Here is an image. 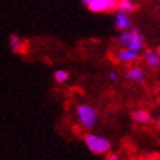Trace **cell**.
<instances>
[{
    "instance_id": "6da1fadb",
    "label": "cell",
    "mask_w": 160,
    "mask_h": 160,
    "mask_svg": "<svg viewBox=\"0 0 160 160\" xmlns=\"http://www.w3.org/2000/svg\"><path fill=\"white\" fill-rule=\"evenodd\" d=\"M116 43L121 46V49L132 50L135 53H141L146 49V37L138 29L134 28L125 31V32H121L116 37Z\"/></svg>"
},
{
    "instance_id": "7a4b0ae2",
    "label": "cell",
    "mask_w": 160,
    "mask_h": 160,
    "mask_svg": "<svg viewBox=\"0 0 160 160\" xmlns=\"http://www.w3.org/2000/svg\"><path fill=\"white\" fill-rule=\"evenodd\" d=\"M84 144L92 154H109L112 151V141L104 135L100 134H94V132H88L84 135Z\"/></svg>"
},
{
    "instance_id": "3957f363",
    "label": "cell",
    "mask_w": 160,
    "mask_h": 160,
    "mask_svg": "<svg viewBox=\"0 0 160 160\" xmlns=\"http://www.w3.org/2000/svg\"><path fill=\"white\" fill-rule=\"evenodd\" d=\"M75 113H77V119L79 122V125L82 126L84 129H92L96 128V125L98 123V112L97 109L91 104H78L77 109H75Z\"/></svg>"
},
{
    "instance_id": "277c9868",
    "label": "cell",
    "mask_w": 160,
    "mask_h": 160,
    "mask_svg": "<svg viewBox=\"0 0 160 160\" xmlns=\"http://www.w3.org/2000/svg\"><path fill=\"white\" fill-rule=\"evenodd\" d=\"M116 6L118 0H91L87 5V8L94 13H104V12L116 10Z\"/></svg>"
},
{
    "instance_id": "5b68a950",
    "label": "cell",
    "mask_w": 160,
    "mask_h": 160,
    "mask_svg": "<svg viewBox=\"0 0 160 160\" xmlns=\"http://www.w3.org/2000/svg\"><path fill=\"white\" fill-rule=\"evenodd\" d=\"M113 24H115V28L121 32H125V31H129L132 29V19L128 13H123V12H118L113 16Z\"/></svg>"
},
{
    "instance_id": "8992f818",
    "label": "cell",
    "mask_w": 160,
    "mask_h": 160,
    "mask_svg": "<svg viewBox=\"0 0 160 160\" xmlns=\"http://www.w3.org/2000/svg\"><path fill=\"white\" fill-rule=\"evenodd\" d=\"M113 58L116 59L119 63H123V65H132L135 63L140 58V53H135L132 50H128V49H119L113 53Z\"/></svg>"
},
{
    "instance_id": "52a82bcc",
    "label": "cell",
    "mask_w": 160,
    "mask_h": 160,
    "mask_svg": "<svg viewBox=\"0 0 160 160\" xmlns=\"http://www.w3.org/2000/svg\"><path fill=\"white\" fill-rule=\"evenodd\" d=\"M125 79H128L129 82L141 84L146 79V71L140 66H131L125 71Z\"/></svg>"
},
{
    "instance_id": "ba28073f",
    "label": "cell",
    "mask_w": 160,
    "mask_h": 160,
    "mask_svg": "<svg viewBox=\"0 0 160 160\" xmlns=\"http://www.w3.org/2000/svg\"><path fill=\"white\" fill-rule=\"evenodd\" d=\"M131 119L137 123H141V125H146V123H150L153 121V116L151 113L146 109H137L131 113Z\"/></svg>"
},
{
    "instance_id": "9c48e42d",
    "label": "cell",
    "mask_w": 160,
    "mask_h": 160,
    "mask_svg": "<svg viewBox=\"0 0 160 160\" xmlns=\"http://www.w3.org/2000/svg\"><path fill=\"white\" fill-rule=\"evenodd\" d=\"M144 63L148 68L157 69L160 66V56L156 50H144Z\"/></svg>"
},
{
    "instance_id": "30bf717a",
    "label": "cell",
    "mask_w": 160,
    "mask_h": 160,
    "mask_svg": "<svg viewBox=\"0 0 160 160\" xmlns=\"http://www.w3.org/2000/svg\"><path fill=\"white\" fill-rule=\"evenodd\" d=\"M9 41H10V50L13 53H22L24 52V46H25V41L21 40L18 35L12 34L9 37Z\"/></svg>"
},
{
    "instance_id": "8fae6325",
    "label": "cell",
    "mask_w": 160,
    "mask_h": 160,
    "mask_svg": "<svg viewBox=\"0 0 160 160\" xmlns=\"http://www.w3.org/2000/svg\"><path fill=\"white\" fill-rule=\"evenodd\" d=\"M118 12H123V13H131L135 10V3L132 0H118V6H116Z\"/></svg>"
},
{
    "instance_id": "7c38bea8",
    "label": "cell",
    "mask_w": 160,
    "mask_h": 160,
    "mask_svg": "<svg viewBox=\"0 0 160 160\" xmlns=\"http://www.w3.org/2000/svg\"><path fill=\"white\" fill-rule=\"evenodd\" d=\"M53 79L56 84H65L69 79V72L66 69H56L53 72Z\"/></svg>"
},
{
    "instance_id": "4fadbf2b",
    "label": "cell",
    "mask_w": 160,
    "mask_h": 160,
    "mask_svg": "<svg viewBox=\"0 0 160 160\" xmlns=\"http://www.w3.org/2000/svg\"><path fill=\"white\" fill-rule=\"evenodd\" d=\"M107 78H109L110 81H116L118 78H119V73H118L116 71H110V72L107 73Z\"/></svg>"
},
{
    "instance_id": "5bb4252c",
    "label": "cell",
    "mask_w": 160,
    "mask_h": 160,
    "mask_svg": "<svg viewBox=\"0 0 160 160\" xmlns=\"http://www.w3.org/2000/svg\"><path fill=\"white\" fill-rule=\"evenodd\" d=\"M107 160H119V154H118V153H109V154H107Z\"/></svg>"
},
{
    "instance_id": "9a60e30c",
    "label": "cell",
    "mask_w": 160,
    "mask_h": 160,
    "mask_svg": "<svg viewBox=\"0 0 160 160\" xmlns=\"http://www.w3.org/2000/svg\"><path fill=\"white\" fill-rule=\"evenodd\" d=\"M156 126H157V128L160 129V113H159V116L156 118Z\"/></svg>"
},
{
    "instance_id": "2e32d148",
    "label": "cell",
    "mask_w": 160,
    "mask_h": 160,
    "mask_svg": "<svg viewBox=\"0 0 160 160\" xmlns=\"http://www.w3.org/2000/svg\"><path fill=\"white\" fill-rule=\"evenodd\" d=\"M90 2H91V0H82V3H84V5H85V6H87L88 3H90Z\"/></svg>"
},
{
    "instance_id": "e0dca14e",
    "label": "cell",
    "mask_w": 160,
    "mask_h": 160,
    "mask_svg": "<svg viewBox=\"0 0 160 160\" xmlns=\"http://www.w3.org/2000/svg\"><path fill=\"white\" fill-rule=\"evenodd\" d=\"M156 52H157V53H159V56H160V44L157 46V49H156Z\"/></svg>"
}]
</instances>
